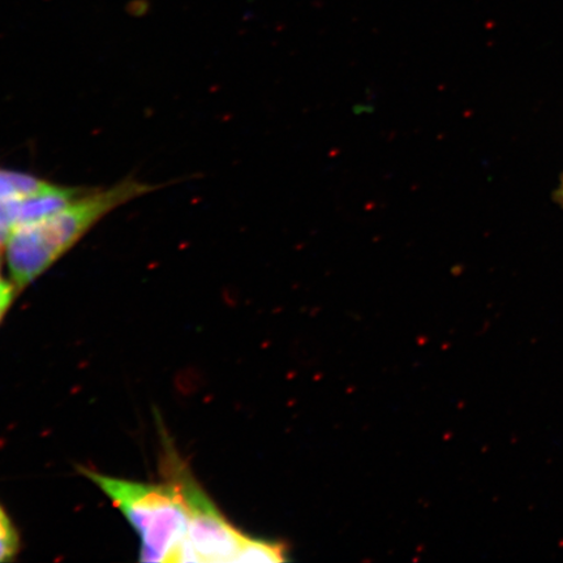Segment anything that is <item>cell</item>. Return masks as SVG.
I'll return each instance as SVG.
<instances>
[{
  "label": "cell",
  "instance_id": "6da1fadb",
  "mask_svg": "<svg viewBox=\"0 0 563 563\" xmlns=\"http://www.w3.org/2000/svg\"><path fill=\"white\" fill-rule=\"evenodd\" d=\"M156 188L133 178L109 188H88L54 213L18 228L4 246L12 284L19 292L23 291L112 211Z\"/></svg>",
  "mask_w": 563,
  "mask_h": 563
},
{
  "label": "cell",
  "instance_id": "7a4b0ae2",
  "mask_svg": "<svg viewBox=\"0 0 563 563\" xmlns=\"http://www.w3.org/2000/svg\"><path fill=\"white\" fill-rule=\"evenodd\" d=\"M80 471L135 528L141 561L196 562L188 545V511L173 483H139L89 468Z\"/></svg>",
  "mask_w": 563,
  "mask_h": 563
},
{
  "label": "cell",
  "instance_id": "3957f363",
  "mask_svg": "<svg viewBox=\"0 0 563 563\" xmlns=\"http://www.w3.org/2000/svg\"><path fill=\"white\" fill-rule=\"evenodd\" d=\"M162 471L179 490L188 511V545L197 562H235L246 537L238 531L196 483L174 448L166 446Z\"/></svg>",
  "mask_w": 563,
  "mask_h": 563
},
{
  "label": "cell",
  "instance_id": "277c9868",
  "mask_svg": "<svg viewBox=\"0 0 563 563\" xmlns=\"http://www.w3.org/2000/svg\"><path fill=\"white\" fill-rule=\"evenodd\" d=\"M87 188L56 185L44 191L0 200V250H4L12 232L25 223L54 213L86 192Z\"/></svg>",
  "mask_w": 563,
  "mask_h": 563
},
{
  "label": "cell",
  "instance_id": "5b68a950",
  "mask_svg": "<svg viewBox=\"0 0 563 563\" xmlns=\"http://www.w3.org/2000/svg\"><path fill=\"white\" fill-rule=\"evenodd\" d=\"M53 185L41 176L0 166V200L44 191Z\"/></svg>",
  "mask_w": 563,
  "mask_h": 563
},
{
  "label": "cell",
  "instance_id": "8992f818",
  "mask_svg": "<svg viewBox=\"0 0 563 563\" xmlns=\"http://www.w3.org/2000/svg\"><path fill=\"white\" fill-rule=\"evenodd\" d=\"M285 553V549L280 544L264 543V541L246 538L235 562H282L286 561Z\"/></svg>",
  "mask_w": 563,
  "mask_h": 563
},
{
  "label": "cell",
  "instance_id": "52a82bcc",
  "mask_svg": "<svg viewBox=\"0 0 563 563\" xmlns=\"http://www.w3.org/2000/svg\"><path fill=\"white\" fill-rule=\"evenodd\" d=\"M20 552V537L13 526L9 514L0 505V562H10L16 559Z\"/></svg>",
  "mask_w": 563,
  "mask_h": 563
},
{
  "label": "cell",
  "instance_id": "ba28073f",
  "mask_svg": "<svg viewBox=\"0 0 563 563\" xmlns=\"http://www.w3.org/2000/svg\"><path fill=\"white\" fill-rule=\"evenodd\" d=\"M18 294V288L11 280H0V322H2L4 316L9 312V309Z\"/></svg>",
  "mask_w": 563,
  "mask_h": 563
},
{
  "label": "cell",
  "instance_id": "9c48e42d",
  "mask_svg": "<svg viewBox=\"0 0 563 563\" xmlns=\"http://www.w3.org/2000/svg\"><path fill=\"white\" fill-rule=\"evenodd\" d=\"M558 200L561 202V206L563 207V180L558 189Z\"/></svg>",
  "mask_w": 563,
  "mask_h": 563
},
{
  "label": "cell",
  "instance_id": "30bf717a",
  "mask_svg": "<svg viewBox=\"0 0 563 563\" xmlns=\"http://www.w3.org/2000/svg\"><path fill=\"white\" fill-rule=\"evenodd\" d=\"M0 280H2V255H0Z\"/></svg>",
  "mask_w": 563,
  "mask_h": 563
}]
</instances>
